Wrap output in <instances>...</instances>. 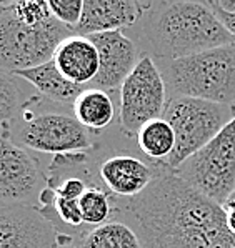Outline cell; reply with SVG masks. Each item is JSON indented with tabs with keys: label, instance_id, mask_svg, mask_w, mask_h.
<instances>
[{
	"label": "cell",
	"instance_id": "obj_1",
	"mask_svg": "<svg viewBox=\"0 0 235 248\" xmlns=\"http://www.w3.org/2000/svg\"><path fill=\"white\" fill-rule=\"evenodd\" d=\"M145 248H235L222 205L160 167L139 197L125 202Z\"/></svg>",
	"mask_w": 235,
	"mask_h": 248
},
{
	"label": "cell",
	"instance_id": "obj_2",
	"mask_svg": "<svg viewBox=\"0 0 235 248\" xmlns=\"http://www.w3.org/2000/svg\"><path fill=\"white\" fill-rule=\"evenodd\" d=\"M140 24L139 48L154 60L184 59L235 44L207 2H150Z\"/></svg>",
	"mask_w": 235,
	"mask_h": 248
},
{
	"label": "cell",
	"instance_id": "obj_3",
	"mask_svg": "<svg viewBox=\"0 0 235 248\" xmlns=\"http://www.w3.org/2000/svg\"><path fill=\"white\" fill-rule=\"evenodd\" d=\"M57 104L39 93L25 98V104L12 122L2 130L18 147L40 154H82L92 152L97 145V133L87 130L74 113L54 107Z\"/></svg>",
	"mask_w": 235,
	"mask_h": 248
},
{
	"label": "cell",
	"instance_id": "obj_4",
	"mask_svg": "<svg viewBox=\"0 0 235 248\" xmlns=\"http://www.w3.org/2000/svg\"><path fill=\"white\" fill-rule=\"evenodd\" d=\"M170 98L188 97L235 108V44L175 60H155Z\"/></svg>",
	"mask_w": 235,
	"mask_h": 248
},
{
	"label": "cell",
	"instance_id": "obj_5",
	"mask_svg": "<svg viewBox=\"0 0 235 248\" xmlns=\"http://www.w3.org/2000/svg\"><path fill=\"white\" fill-rule=\"evenodd\" d=\"M74 30L54 17L30 24L14 9V2H0V70L14 72L48 62L55 48Z\"/></svg>",
	"mask_w": 235,
	"mask_h": 248
},
{
	"label": "cell",
	"instance_id": "obj_6",
	"mask_svg": "<svg viewBox=\"0 0 235 248\" xmlns=\"http://www.w3.org/2000/svg\"><path fill=\"white\" fill-rule=\"evenodd\" d=\"M234 115V107L188 97L170 98L162 118H165L173 128L175 148L162 169L177 170L182 163L214 140Z\"/></svg>",
	"mask_w": 235,
	"mask_h": 248
},
{
	"label": "cell",
	"instance_id": "obj_7",
	"mask_svg": "<svg viewBox=\"0 0 235 248\" xmlns=\"http://www.w3.org/2000/svg\"><path fill=\"white\" fill-rule=\"evenodd\" d=\"M173 173L223 207L235 190V115L214 140Z\"/></svg>",
	"mask_w": 235,
	"mask_h": 248
},
{
	"label": "cell",
	"instance_id": "obj_8",
	"mask_svg": "<svg viewBox=\"0 0 235 248\" xmlns=\"http://www.w3.org/2000/svg\"><path fill=\"white\" fill-rule=\"evenodd\" d=\"M119 124L127 137H135L147 122L162 118L169 104L165 80L152 57H140L137 67L120 87Z\"/></svg>",
	"mask_w": 235,
	"mask_h": 248
},
{
	"label": "cell",
	"instance_id": "obj_9",
	"mask_svg": "<svg viewBox=\"0 0 235 248\" xmlns=\"http://www.w3.org/2000/svg\"><path fill=\"white\" fill-rule=\"evenodd\" d=\"M47 171L39 160L2 130L0 135V205H39Z\"/></svg>",
	"mask_w": 235,
	"mask_h": 248
},
{
	"label": "cell",
	"instance_id": "obj_10",
	"mask_svg": "<svg viewBox=\"0 0 235 248\" xmlns=\"http://www.w3.org/2000/svg\"><path fill=\"white\" fill-rule=\"evenodd\" d=\"M90 158L98 183L119 200H130L145 192L160 170L158 165L128 152L104 150L98 140Z\"/></svg>",
	"mask_w": 235,
	"mask_h": 248
},
{
	"label": "cell",
	"instance_id": "obj_11",
	"mask_svg": "<svg viewBox=\"0 0 235 248\" xmlns=\"http://www.w3.org/2000/svg\"><path fill=\"white\" fill-rule=\"evenodd\" d=\"M59 238L35 205H0V248H59Z\"/></svg>",
	"mask_w": 235,
	"mask_h": 248
},
{
	"label": "cell",
	"instance_id": "obj_12",
	"mask_svg": "<svg viewBox=\"0 0 235 248\" xmlns=\"http://www.w3.org/2000/svg\"><path fill=\"white\" fill-rule=\"evenodd\" d=\"M90 40L95 44L100 57V68L94 80V87L105 92L120 90L125 78L134 72L142 57L139 44L125 35L122 30L95 33L90 35Z\"/></svg>",
	"mask_w": 235,
	"mask_h": 248
},
{
	"label": "cell",
	"instance_id": "obj_13",
	"mask_svg": "<svg viewBox=\"0 0 235 248\" xmlns=\"http://www.w3.org/2000/svg\"><path fill=\"white\" fill-rule=\"evenodd\" d=\"M150 2L137 0H83V12L74 33L83 37L134 27L143 18Z\"/></svg>",
	"mask_w": 235,
	"mask_h": 248
},
{
	"label": "cell",
	"instance_id": "obj_14",
	"mask_svg": "<svg viewBox=\"0 0 235 248\" xmlns=\"http://www.w3.org/2000/svg\"><path fill=\"white\" fill-rule=\"evenodd\" d=\"M52 62L67 80L85 87L94 83L100 68L98 50L90 37L72 33L55 48Z\"/></svg>",
	"mask_w": 235,
	"mask_h": 248
},
{
	"label": "cell",
	"instance_id": "obj_15",
	"mask_svg": "<svg viewBox=\"0 0 235 248\" xmlns=\"http://www.w3.org/2000/svg\"><path fill=\"white\" fill-rule=\"evenodd\" d=\"M14 75L20 80L29 82L37 90V93L42 95L44 98H47V100L54 102V104L72 105L75 102V98L85 89V87L75 85L70 80H67L60 74L59 68L55 67V63L52 60L32 68L17 70L14 72Z\"/></svg>",
	"mask_w": 235,
	"mask_h": 248
},
{
	"label": "cell",
	"instance_id": "obj_16",
	"mask_svg": "<svg viewBox=\"0 0 235 248\" xmlns=\"http://www.w3.org/2000/svg\"><path fill=\"white\" fill-rule=\"evenodd\" d=\"M72 113L80 125L92 133H98L112 125L115 117V105L110 93L97 87L83 89L72 104Z\"/></svg>",
	"mask_w": 235,
	"mask_h": 248
},
{
	"label": "cell",
	"instance_id": "obj_17",
	"mask_svg": "<svg viewBox=\"0 0 235 248\" xmlns=\"http://www.w3.org/2000/svg\"><path fill=\"white\" fill-rule=\"evenodd\" d=\"M74 243L77 248H145L135 228L120 220L89 228L82 232Z\"/></svg>",
	"mask_w": 235,
	"mask_h": 248
},
{
	"label": "cell",
	"instance_id": "obj_18",
	"mask_svg": "<svg viewBox=\"0 0 235 248\" xmlns=\"http://www.w3.org/2000/svg\"><path fill=\"white\" fill-rule=\"evenodd\" d=\"M135 142L142 155L162 167L175 148V133L165 118H155L147 122L137 132Z\"/></svg>",
	"mask_w": 235,
	"mask_h": 248
},
{
	"label": "cell",
	"instance_id": "obj_19",
	"mask_svg": "<svg viewBox=\"0 0 235 248\" xmlns=\"http://www.w3.org/2000/svg\"><path fill=\"white\" fill-rule=\"evenodd\" d=\"M85 230L112 222L120 212L119 198L109 193L102 185H90L78 200Z\"/></svg>",
	"mask_w": 235,
	"mask_h": 248
},
{
	"label": "cell",
	"instance_id": "obj_20",
	"mask_svg": "<svg viewBox=\"0 0 235 248\" xmlns=\"http://www.w3.org/2000/svg\"><path fill=\"white\" fill-rule=\"evenodd\" d=\"M25 100L18 77L5 70H0V125L12 122L22 110Z\"/></svg>",
	"mask_w": 235,
	"mask_h": 248
},
{
	"label": "cell",
	"instance_id": "obj_21",
	"mask_svg": "<svg viewBox=\"0 0 235 248\" xmlns=\"http://www.w3.org/2000/svg\"><path fill=\"white\" fill-rule=\"evenodd\" d=\"M47 5L55 20L75 30L82 18L83 0H47Z\"/></svg>",
	"mask_w": 235,
	"mask_h": 248
},
{
	"label": "cell",
	"instance_id": "obj_22",
	"mask_svg": "<svg viewBox=\"0 0 235 248\" xmlns=\"http://www.w3.org/2000/svg\"><path fill=\"white\" fill-rule=\"evenodd\" d=\"M207 3L210 5V9L214 10L215 15L219 17V20H220L222 24H223V27L229 30V33L234 37V42H235V14H230V12H225V10H222L220 7L215 5L214 0H208Z\"/></svg>",
	"mask_w": 235,
	"mask_h": 248
},
{
	"label": "cell",
	"instance_id": "obj_23",
	"mask_svg": "<svg viewBox=\"0 0 235 248\" xmlns=\"http://www.w3.org/2000/svg\"><path fill=\"white\" fill-rule=\"evenodd\" d=\"M223 210H225V217H227V227L235 235V202L227 200L223 203Z\"/></svg>",
	"mask_w": 235,
	"mask_h": 248
},
{
	"label": "cell",
	"instance_id": "obj_24",
	"mask_svg": "<svg viewBox=\"0 0 235 248\" xmlns=\"http://www.w3.org/2000/svg\"><path fill=\"white\" fill-rule=\"evenodd\" d=\"M215 5L220 7L222 10L230 14H235V0H214Z\"/></svg>",
	"mask_w": 235,
	"mask_h": 248
},
{
	"label": "cell",
	"instance_id": "obj_25",
	"mask_svg": "<svg viewBox=\"0 0 235 248\" xmlns=\"http://www.w3.org/2000/svg\"><path fill=\"white\" fill-rule=\"evenodd\" d=\"M59 242H60L59 248H77V247H75V243H74V238L69 236V235H62V233H60Z\"/></svg>",
	"mask_w": 235,
	"mask_h": 248
},
{
	"label": "cell",
	"instance_id": "obj_26",
	"mask_svg": "<svg viewBox=\"0 0 235 248\" xmlns=\"http://www.w3.org/2000/svg\"><path fill=\"white\" fill-rule=\"evenodd\" d=\"M229 200H234V202H235V190H234V193H232V195H230Z\"/></svg>",
	"mask_w": 235,
	"mask_h": 248
}]
</instances>
